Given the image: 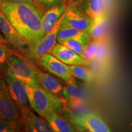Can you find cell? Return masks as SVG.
I'll return each mask as SVG.
<instances>
[{
	"label": "cell",
	"mask_w": 132,
	"mask_h": 132,
	"mask_svg": "<svg viewBox=\"0 0 132 132\" xmlns=\"http://www.w3.org/2000/svg\"><path fill=\"white\" fill-rule=\"evenodd\" d=\"M2 44L0 42V74L6 73V71L9 69L8 56L9 53L6 47Z\"/></svg>",
	"instance_id": "obj_22"
},
{
	"label": "cell",
	"mask_w": 132,
	"mask_h": 132,
	"mask_svg": "<svg viewBox=\"0 0 132 132\" xmlns=\"http://www.w3.org/2000/svg\"><path fill=\"white\" fill-rule=\"evenodd\" d=\"M61 20V24L88 33L94 22V20L89 17L71 4L67 5Z\"/></svg>",
	"instance_id": "obj_6"
},
{
	"label": "cell",
	"mask_w": 132,
	"mask_h": 132,
	"mask_svg": "<svg viewBox=\"0 0 132 132\" xmlns=\"http://www.w3.org/2000/svg\"><path fill=\"white\" fill-rule=\"evenodd\" d=\"M69 121L80 131L110 132L111 129L100 116L90 113L83 114H71Z\"/></svg>",
	"instance_id": "obj_3"
},
{
	"label": "cell",
	"mask_w": 132,
	"mask_h": 132,
	"mask_svg": "<svg viewBox=\"0 0 132 132\" xmlns=\"http://www.w3.org/2000/svg\"><path fill=\"white\" fill-rule=\"evenodd\" d=\"M62 95L71 105H78L86 101L88 93L84 87L75 85L73 82L64 87Z\"/></svg>",
	"instance_id": "obj_16"
},
{
	"label": "cell",
	"mask_w": 132,
	"mask_h": 132,
	"mask_svg": "<svg viewBox=\"0 0 132 132\" xmlns=\"http://www.w3.org/2000/svg\"><path fill=\"white\" fill-rule=\"evenodd\" d=\"M98 46L95 43H92L88 45H85V48L82 53V57L88 61L94 58L98 52Z\"/></svg>",
	"instance_id": "obj_24"
},
{
	"label": "cell",
	"mask_w": 132,
	"mask_h": 132,
	"mask_svg": "<svg viewBox=\"0 0 132 132\" xmlns=\"http://www.w3.org/2000/svg\"><path fill=\"white\" fill-rule=\"evenodd\" d=\"M37 73L40 85L44 89L58 97L62 95L64 86L60 81L45 72L37 70Z\"/></svg>",
	"instance_id": "obj_17"
},
{
	"label": "cell",
	"mask_w": 132,
	"mask_h": 132,
	"mask_svg": "<svg viewBox=\"0 0 132 132\" xmlns=\"http://www.w3.org/2000/svg\"><path fill=\"white\" fill-rule=\"evenodd\" d=\"M22 127L21 120L12 121L0 118V132H15L20 131Z\"/></svg>",
	"instance_id": "obj_21"
},
{
	"label": "cell",
	"mask_w": 132,
	"mask_h": 132,
	"mask_svg": "<svg viewBox=\"0 0 132 132\" xmlns=\"http://www.w3.org/2000/svg\"><path fill=\"white\" fill-rule=\"evenodd\" d=\"M61 44L65 45V47L69 48L72 50H73L74 52H75L76 53L78 54V55L82 57V53H83L84 50H85V45H82L81 43L77 42V41L72 40H66Z\"/></svg>",
	"instance_id": "obj_23"
},
{
	"label": "cell",
	"mask_w": 132,
	"mask_h": 132,
	"mask_svg": "<svg viewBox=\"0 0 132 132\" xmlns=\"http://www.w3.org/2000/svg\"><path fill=\"white\" fill-rule=\"evenodd\" d=\"M61 23V20L60 19L50 31L45 34L42 40L35 45L28 47L24 52L26 56L32 60L40 61L43 55L49 53L56 45L57 33Z\"/></svg>",
	"instance_id": "obj_5"
},
{
	"label": "cell",
	"mask_w": 132,
	"mask_h": 132,
	"mask_svg": "<svg viewBox=\"0 0 132 132\" xmlns=\"http://www.w3.org/2000/svg\"><path fill=\"white\" fill-rule=\"evenodd\" d=\"M92 19L105 15L103 0H70V3Z\"/></svg>",
	"instance_id": "obj_12"
},
{
	"label": "cell",
	"mask_w": 132,
	"mask_h": 132,
	"mask_svg": "<svg viewBox=\"0 0 132 132\" xmlns=\"http://www.w3.org/2000/svg\"><path fill=\"white\" fill-rule=\"evenodd\" d=\"M9 69L14 76L25 85L31 86H39L37 70H35L27 62L9 54L8 56Z\"/></svg>",
	"instance_id": "obj_4"
},
{
	"label": "cell",
	"mask_w": 132,
	"mask_h": 132,
	"mask_svg": "<svg viewBox=\"0 0 132 132\" xmlns=\"http://www.w3.org/2000/svg\"><path fill=\"white\" fill-rule=\"evenodd\" d=\"M94 22L89 34L95 39L102 37L106 29V15L94 19Z\"/></svg>",
	"instance_id": "obj_20"
},
{
	"label": "cell",
	"mask_w": 132,
	"mask_h": 132,
	"mask_svg": "<svg viewBox=\"0 0 132 132\" xmlns=\"http://www.w3.org/2000/svg\"><path fill=\"white\" fill-rule=\"evenodd\" d=\"M6 83L8 91L20 112L23 109L29 108L26 85L14 76L9 69L6 72Z\"/></svg>",
	"instance_id": "obj_7"
},
{
	"label": "cell",
	"mask_w": 132,
	"mask_h": 132,
	"mask_svg": "<svg viewBox=\"0 0 132 132\" xmlns=\"http://www.w3.org/2000/svg\"><path fill=\"white\" fill-rule=\"evenodd\" d=\"M67 0H38V3L45 7H50L52 6L65 3Z\"/></svg>",
	"instance_id": "obj_25"
},
{
	"label": "cell",
	"mask_w": 132,
	"mask_h": 132,
	"mask_svg": "<svg viewBox=\"0 0 132 132\" xmlns=\"http://www.w3.org/2000/svg\"><path fill=\"white\" fill-rule=\"evenodd\" d=\"M0 42L3 43V44H4V43L7 42V40H6V39H5V37L3 36V34H1V31H0Z\"/></svg>",
	"instance_id": "obj_28"
},
{
	"label": "cell",
	"mask_w": 132,
	"mask_h": 132,
	"mask_svg": "<svg viewBox=\"0 0 132 132\" xmlns=\"http://www.w3.org/2000/svg\"><path fill=\"white\" fill-rule=\"evenodd\" d=\"M48 123L53 131L55 132H73L75 128L66 121L59 113H50L43 117Z\"/></svg>",
	"instance_id": "obj_18"
},
{
	"label": "cell",
	"mask_w": 132,
	"mask_h": 132,
	"mask_svg": "<svg viewBox=\"0 0 132 132\" xmlns=\"http://www.w3.org/2000/svg\"><path fill=\"white\" fill-rule=\"evenodd\" d=\"M72 40L78 42L82 45H87L91 40V36L88 32L73 28L61 23L57 36V41L62 44L66 40Z\"/></svg>",
	"instance_id": "obj_13"
},
{
	"label": "cell",
	"mask_w": 132,
	"mask_h": 132,
	"mask_svg": "<svg viewBox=\"0 0 132 132\" xmlns=\"http://www.w3.org/2000/svg\"><path fill=\"white\" fill-rule=\"evenodd\" d=\"M0 31L7 42L16 49L24 52L28 47L27 41L16 31L0 8Z\"/></svg>",
	"instance_id": "obj_9"
},
{
	"label": "cell",
	"mask_w": 132,
	"mask_h": 132,
	"mask_svg": "<svg viewBox=\"0 0 132 132\" xmlns=\"http://www.w3.org/2000/svg\"><path fill=\"white\" fill-rule=\"evenodd\" d=\"M6 3H33V0H1Z\"/></svg>",
	"instance_id": "obj_26"
},
{
	"label": "cell",
	"mask_w": 132,
	"mask_h": 132,
	"mask_svg": "<svg viewBox=\"0 0 132 132\" xmlns=\"http://www.w3.org/2000/svg\"><path fill=\"white\" fill-rule=\"evenodd\" d=\"M0 8L14 28L27 41L35 45L45 34L43 31L42 15L34 3H6L0 0Z\"/></svg>",
	"instance_id": "obj_1"
},
{
	"label": "cell",
	"mask_w": 132,
	"mask_h": 132,
	"mask_svg": "<svg viewBox=\"0 0 132 132\" xmlns=\"http://www.w3.org/2000/svg\"><path fill=\"white\" fill-rule=\"evenodd\" d=\"M67 4L65 3L49 7L42 16L43 31L46 34L50 31L56 23L59 20L65 11Z\"/></svg>",
	"instance_id": "obj_15"
},
{
	"label": "cell",
	"mask_w": 132,
	"mask_h": 132,
	"mask_svg": "<svg viewBox=\"0 0 132 132\" xmlns=\"http://www.w3.org/2000/svg\"><path fill=\"white\" fill-rule=\"evenodd\" d=\"M33 2L35 3H38V0H33Z\"/></svg>",
	"instance_id": "obj_29"
},
{
	"label": "cell",
	"mask_w": 132,
	"mask_h": 132,
	"mask_svg": "<svg viewBox=\"0 0 132 132\" xmlns=\"http://www.w3.org/2000/svg\"><path fill=\"white\" fill-rule=\"evenodd\" d=\"M25 85L29 105L41 116L62 111L63 102L58 96L44 89L40 85Z\"/></svg>",
	"instance_id": "obj_2"
},
{
	"label": "cell",
	"mask_w": 132,
	"mask_h": 132,
	"mask_svg": "<svg viewBox=\"0 0 132 132\" xmlns=\"http://www.w3.org/2000/svg\"><path fill=\"white\" fill-rule=\"evenodd\" d=\"M20 120L24 131L31 132H52L48 123L39 118L29 108L20 111Z\"/></svg>",
	"instance_id": "obj_10"
},
{
	"label": "cell",
	"mask_w": 132,
	"mask_h": 132,
	"mask_svg": "<svg viewBox=\"0 0 132 132\" xmlns=\"http://www.w3.org/2000/svg\"><path fill=\"white\" fill-rule=\"evenodd\" d=\"M69 67L73 77L86 82L91 81L92 78L91 72L82 65H71Z\"/></svg>",
	"instance_id": "obj_19"
},
{
	"label": "cell",
	"mask_w": 132,
	"mask_h": 132,
	"mask_svg": "<svg viewBox=\"0 0 132 132\" xmlns=\"http://www.w3.org/2000/svg\"><path fill=\"white\" fill-rule=\"evenodd\" d=\"M0 118L12 121L20 120V112L7 89L0 88Z\"/></svg>",
	"instance_id": "obj_11"
},
{
	"label": "cell",
	"mask_w": 132,
	"mask_h": 132,
	"mask_svg": "<svg viewBox=\"0 0 132 132\" xmlns=\"http://www.w3.org/2000/svg\"><path fill=\"white\" fill-rule=\"evenodd\" d=\"M40 61L46 70L62 79L67 84L74 81L73 77L71 73L69 66L59 60L52 54L47 53L43 55Z\"/></svg>",
	"instance_id": "obj_8"
},
{
	"label": "cell",
	"mask_w": 132,
	"mask_h": 132,
	"mask_svg": "<svg viewBox=\"0 0 132 132\" xmlns=\"http://www.w3.org/2000/svg\"><path fill=\"white\" fill-rule=\"evenodd\" d=\"M6 85V83H5L4 81L0 78V88L7 89V86Z\"/></svg>",
	"instance_id": "obj_27"
},
{
	"label": "cell",
	"mask_w": 132,
	"mask_h": 132,
	"mask_svg": "<svg viewBox=\"0 0 132 132\" xmlns=\"http://www.w3.org/2000/svg\"><path fill=\"white\" fill-rule=\"evenodd\" d=\"M51 52L53 55L65 64L70 65H86L88 64V61L82 58L73 50L62 44H58L54 45Z\"/></svg>",
	"instance_id": "obj_14"
}]
</instances>
